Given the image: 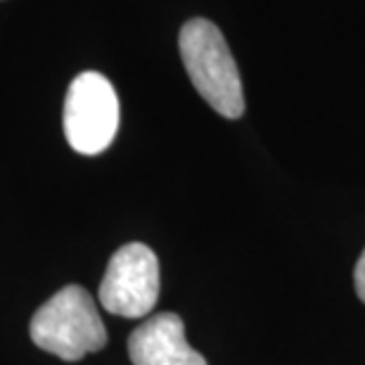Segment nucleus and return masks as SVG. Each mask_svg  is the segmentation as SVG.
Segmentation results:
<instances>
[{
  "label": "nucleus",
  "instance_id": "obj_1",
  "mask_svg": "<svg viewBox=\"0 0 365 365\" xmlns=\"http://www.w3.org/2000/svg\"><path fill=\"white\" fill-rule=\"evenodd\" d=\"M180 57L197 93L225 119L245 114V91L235 57L221 29L209 19H190L180 29Z\"/></svg>",
  "mask_w": 365,
  "mask_h": 365
},
{
  "label": "nucleus",
  "instance_id": "obj_2",
  "mask_svg": "<svg viewBox=\"0 0 365 365\" xmlns=\"http://www.w3.org/2000/svg\"><path fill=\"white\" fill-rule=\"evenodd\" d=\"M31 341L62 361H81L107 344V330L95 299L81 284H67L38 306L29 325Z\"/></svg>",
  "mask_w": 365,
  "mask_h": 365
},
{
  "label": "nucleus",
  "instance_id": "obj_5",
  "mask_svg": "<svg viewBox=\"0 0 365 365\" xmlns=\"http://www.w3.org/2000/svg\"><path fill=\"white\" fill-rule=\"evenodd\" d=\"M128 359L133 365H207L185 339V325L176 313H157L135 327L128 337Z\"/></svg>",
  "mask_w": 365,
  "mask_h": 365
},
{
  "label": "nucleus",
  "instance_id": "obj_4",
  "mask_svg": "<svg viewBox=\"0 0 365 365\" xmlns=\"http://www.w3.org/2000/svg\"><path fill=\"white\" fill-rule=\"evenodd\" d=\"M100 306L114 316L143 318L159 299V261L143 242L123 245L109 259L100 282Z\"/></svg>",
  "mask_w": 365,
  "mask_h": 365
},
{
  "label": "nucleus",
  "instance_id": "obj_3",
  "mask_svg": "<svg viewBox=\"0 0 365 365\" xmlns=\"http://www.w3.org/2000/svg\"><path fill=\"white\" fill-rule=\"evenodd\" d=\"M119 130V98L98 71H83L71 81L64 100V135L71 150L93 157L112 145Z\"/></svg>",
  "mask_w": 365,
  "mask_h": 365
},
{
  "label": "nucleus",
  "instance_id": "obj_6",
  "mask_svg": "<svg viewBox=\"0 0 365 365\" xmlns=\"http://www.w3.org/2000/svg\"><path fill=\"white\" fill-rule=\"evenodd\" d=\"M354 284H356V294L365 304V250L361 254L359 264H356V271H354Z\"/></svg>",
  "mask_w": 365,
  "mask_h": 365
}]
</instances>
